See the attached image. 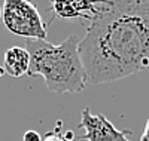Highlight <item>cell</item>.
I'll list each match as a JSON object with an SVG mask.
<instances>
[{
    "instance_id": "5",
    "label": "cell",
    "mask_w": 149,
    "mask_h": 141,
    "mask_svg": "<svg viewBox=\"0 0 149 141\" xmlns=\"http://www.w3.org/2000/svg\"><path fill=\"white\" fill-rule=\"evenodd\" d=\"M3 70L12 77H21L29 74L30 70V54L26 48L12 46L3 57Z\"/></svg>"
},
{
    "instance_id": "9",
    "label": "cell",
    "mask_w": 149,
    "mask_h": 141,
    "mask_svg": "<svg viewBox=\"0 0 149 141\" xmlns=\"http://www.w3.org/2000/svg\"><path fill=\"white\" fill-rule=\"evenodd\" d=\"M140 141H149V119L145 125V129H143V134L140 137Z\"/></svg>"
},
{
    "instance_id": "6",
    "label": "cell",
    "mask_w": 149,
    "mask_h": 141,
    "mask_svg": "<svg viewBox=\"0 0 149 141\" xmlns=\"http://www.w3.org/2000/svg\"><path fill=\"white\" fill-rule=\"evenodd\" d=\"M52 9L54 14L61 17V18H76V17H82V18H88L90 21L94 18L97 8H95V2L90 3V2H54L52 3Z\"/></svg>"
},
{
    "instance_id": "4",
    "label": "cell",
    "mask_w": 149,
    "mask_h": 141,
    "mask_svg": "<svg viewBox=\"0 0 149 141\" xmlns=\"http://www.w3.org/2000/svg\"><path fill=\"white\" fill-rule=\"evenodd\" d=\"M85 132L81 137L86 141H130L127 131H119L102 113L93 114L88 107L81 113V123Z\"/></svg>"
},
{
    "instance_id": "7",
    "label": "cell",
    "mask_w": 149,
    "mask_h": 141,
    "mask_svg": "<svg viewBox=\"0 0 149 141\" xmlns=\"http://www.w3.org/2000/svg\"><path fill=\"white\" fill-rule=\"evenodd\" d=\"M43 141H72V140H69L66 135H64V137H63V135H60L58 129L55 128V129H54V132H49L48 135H45Z\"/></svg>"
},
{
    "instance_id": "11",
    "label": "cell",
    "mask_w": 149,
    "mask_h": 141,
    "mask_svg": "<svg viewBox=\"0 0 149 141\" xmlns=\"http://www.w3.org/2000/svg\"><path fill=\"white\" fill-rule=\"evenodd\" d=\"M2 17H3V9H2V5H0V19H2Z\"/></svg>"
},
{
    "instance_id": "2",
    "label": "cell",
    "mask_w": 149,
    "mask_h": 141,
    "mask_svg": "<svg viewBox=\"0 0 149 141\" xmlns=\"http://www.w3.org/2000/svg\"><path fill=\"white\" fill-rule=\"evenodd\" d=\"M79 43L81 39L76 34L69 36L60 45L46 40H27L29 76H42L46 88L57 95L84 91L86 74L79 54Z\"/></svg>"
},
{
    "instance_id": "8",
    "label": "cell",
    "mask_w": 149,
    "mask_h": 141,
    "mask_svg": "<svg viewBox=\"0 0 149 141\" xmlns=\"http://www.w3.org/2000/svg\"><path fill=\"white\" fill-rule=\"evenodd\" d=\"M24 141H43L42 137L39 135V132L37 131H33V129H29L26 131V134H24Z\"/></svg>"
},
{
    "instance_id": "10",
    "label": "cell",
    "mask_w": 149,
    "mask_h": 141,
    "mask_svg": "<svg viewBox=\"0 0 149 141\" xmlns=\"http://www.w3.org/2000/svg\"><path fill=\"white\" fill-rule=\"evenodd\" d=\"M3 74H5V70H3V67H0V77H2Z\"/></svg>"
},
{
    "instance_id": "1",
    "label": "cell",
    "mask_w": 149,
    "mask_h": 141,
    "mask_svg": "<svg viewBox=\"0 0 149 141\" xmlns=\"http://www.w3.org/2000/svg\"><path fill=\"white\" fill-rule=\"evenodd\" d=\"M79 43L86 83L121 80L149 67V0L95 2Z\"/></svg>"
},
{
    "instance_id": "3",
    "label": "cell",
    "mask_w": 149,
    "mask_h": 141,
    "mask_svg": "<svg viewBox=\"0 0 149 141\" xmlns=\"http://www.w3.org/2000/svg\"><path fill=\"white\" fill-rule=\"evenodd\" d=\"M3 22L15 36L27 40H46V27L37 8L29 0H6L2 5Z\"/></svg>"
}]
</instances>
